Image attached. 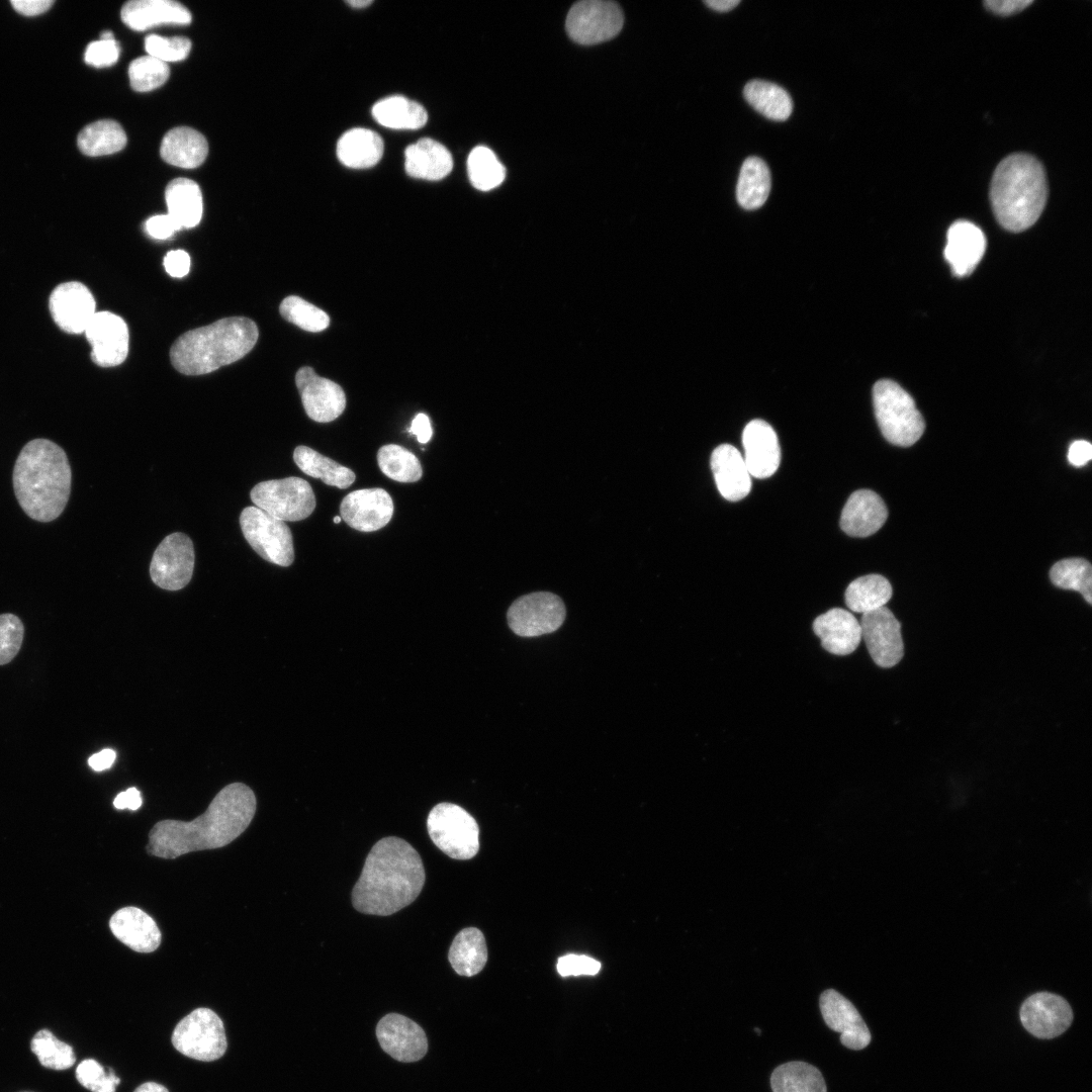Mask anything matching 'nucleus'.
Masks as SVG:
<instances>
[{
  "label": "nucleus",
  "mask_w": 1092,
  "mask_h": 1092,
  "mask_svg": "<svg viewBox=\"0 0 1092 1092\" xmlns=\"http://www.w3.org/2000/svg\"><path fill=\"white\" fill-rule=\"evenodd\" d=\"M341 519L351 528L373 532L386 526L393 514L389 493L379 487L351 491L340 505Z\"/></svg>",
  "instance_id": "nucleus-20"
},
{
  "label": "nucleus",
  "mask_w": 1092,
  "mask_h": 1092,
  "mask_svg": "<svg viewBox=\"0 0 1092 1092\" xmlns=\"http://www.w3.org/2000/svg\"><path fill=\"white\" fill-rule=\"evenodd\" d=\"M813 631L820 638L821 646L834 655H848L860 643L861 629L856 618L848 611L833 608L818 616Z\"/></svg>",
  "instance_id": "nucleus-25"
},
{
  "label": "nucleus",
  "mask_w": 1092,
  "mask_h": 1092,
  "mask_svg": "<svg viewBox=\"0 0 1092 1092\" xmlns=\"http://www.w3.org/2000/svg\"><path fill=\"white\" fill-rule=\"evenodd\" d=\"M770 1087L772 1092H827L821 1072L802 1061L778 1066L771 1073Z\"/></svg>",
  "instance_id": "nucleus-37"
},
{
  "label": "nucleus",
  "mask_w": 1092,
  "mask_h": 1092,
  "mask_svg": "<svg viewBox=\"0 0 1092 1092\" xmlns=\"http://www.w3.org/2000/svg\"><path fill=\"white\" fill-rule=\"evenodd\" d=\"M623 13L612 1L583 0L575 3L566 18V30L580 44H596L616 36L623 26Z\"/></svg>",
  "instance_id": "nucleus-12"
},
{
  "label": "nucleus",
  "mask_w": 1092,
  "mask_h": 1092,
  "mask_svg": "<svg viewBox=\"0 0 1092 1092\" xmlns=\"http://www.w3.org/2000/svg\"><path fill=\"white\" fill-rule=\"evenodd\" d=\"M250 496L255 507L283 522L304 520L316 505L309 483L296 476L259 482Z\"/></svg>",
  "instance_id": "nucleus-9"
},
{
  "label": "nucleus",
  "mask_w": 1092,
  "mask_h": 1092,
  "mask_svg": "<svg viewBox=\"0 0 1092 1092\" xmlns=\"http://www.w3.org/2000/svg\"><path fill=\"white\" fill-rule=\"evenodd\" d=\"M744 462L751 476L766 478L779 468L781 448L772 427L763 420H752L742 433Z\"/></svg>",
  "instance_id": "nucleus-22"
},
{
  "label": "nucleus",
  "mask_w": 1092,
  "mask_h": 1092,
  "mask_svg": "<svg viewBox=\"0 0 1092 1092\" xmlns=\"http://www.w3.org/2000/svg\"><path fill=\"white\" fill-rule=\"evenodd\" d=\"M873 402L878 426L885 439L893 445H914L925 430V422L912 396L890 379L877 381Z\"/></svg>",
  "instance_id": "nucleus-6"
},
{
  "label": "nucleus",
  "mask_w": 1092,
  "mask_h": 1092,
  "mask_svg": "<svg viewBox=\"0 0 1092 1092\" xmlns=\"http://www.w3.org/2000/svg\"><path fill=\"white\" fill-rule=\"evenodd\" d=\"M163 264L170 276L181 278L189 272L190 257L183 250H173L166 254Z\"/></svg>",
  "instance_id": "nucleus-53"
},
{
  "label": "nucleus",
  "mask_w": 1092,
  "mask_h": 1092,
  "mask_svg": "<svg viewBox=\"0 0 1092 1092\" xmlns=\"http://www.w3.org/2000/svg\"><path fill=\"white\" fill-rule=\"evenodd\" d=\"M114 936L138 952H152L161 943V931L155 920L138 907L116 911L109 920Z\"/></svg>",
  "instance_id": "nucleus-27"
},
{
  "label": "nucleus",
  "mask_w": 1092,
  "mask_h": 1092,
  "mask_svg": "<svg viewBox=\"0 0 1092 1092\" xmlns=\"http://www.w3.org/2000/svg\"><path fill=\"white\" fill-rule=\"evenodd\" d=\"M404 158L407 175L419 179L441 180L453 169V159L446 147L428 138L410 145Z\"/></svg>",
  "instance_id": "nucleus-29"
},
{
  "label": "nucleus",
  "mask_w": 1092,
  "mask_h": 1092,
  "mask_svg": "<svg viewBox=\"0 0 1092 1092\" xmlns=\"http://www.w3.org/2000/svg\"><path fill=\"white\" fill-rule=\"evenodd\" d=\"M711 468L721 495L737 502L751 489V478L741 453L730 444H722L711 455Z\"/></svg>",
  "instance_id": "nucleus-26"
},
{
  "label": "nucleus",
  "mask_w": 1092,
  "mask_h": 1092,
  "mask_svg": "<svg viewBox=\"0 0 1092 1092\" xmlns=\"http://www.w3.org/2000/svg\"><path fill=\"white\" fill-rule=\"evenodd\" d=\"M23 635V624L16 615H0V665L10 662L16 656Z\"/></svg>",
  "instance_id": "nucleus-49"
},
{
  "label": "nucleus",
  "mask_w": 1092,
  "mask_h": 1092,
  "mask_svg": "<svg viewBox=\"0 0 1092 1092\" xmlns=\"http://www.w3.org/2000/svg\"><path fill=\"white\" fill-rule=\"evenodd\" d=\"M601 970V963L585 954L569 953L562 956L557 961V971L560 976H595Z\"/></svg>",
  "instance_id": "nucleus-51"
},
{
  "label": "nucleus",
  "mask_w": 1092,
  "mask_h": 1092,
  "mask_svg": "<svg viewBox=\"0 0 1092 1092\" xmlns=\"http://www.w3.org/2000/svg\"><path fill=\"white\" fill-rule=\"evenodd\" d=\"M376 1036L382 1050L398 1062H417L428 1051L424 1029L398 1013H388L378 1021Z\"/></svg>",
  "instance_id": "nucleus-19"
},
{
  "label": "nucleus",
  "mask_w": 1092,
  "mask_h": 1092,
  "mask_svg": "<svg viewBox=\"0 0 1092 1092\" xmlns=\"http://www.w3.org/2000/svg\"><path fill=\"white\" fill-rule=\"evenodd\" d=\"M1046 199V176L1038 160L1017 153L999 163L991 181L990 200L1001 226L1014 233L1030 228Z\"/></svg>",
  "instance_id": "nucleus-5"
},
{
  "label": "nucleus",
  "mask_w": 1092,
  "mask_h": 1092,
  "mask_svg": "<svg viewBox=\"0 0 1092 1092\" xmlns=\"http://www.w3.org/2000/svg\"><path fill=\"white\" fill-rule=\"evenodd\" d=\"M743 94L756 111L769 119L786 120L792 113L793 102L790 94L775 83L751 80L745 85Z\"/></svg>",
  "instance_id": "nucleus-39"
},
{
  "label": "nucleus",
  "mask_w": 1092,
  "mask_h": 1092,
  "mask_svg": "<svg viewBox=\"0 0 1092 1092\" xmlns=\"http://www.w3.org/2000/svg\"><path fill=\"white\" fill-rule=\"evenodd\" d=\"M161 157L170 165L193 169L200 166L208 153L205 138L197 130L179 126L170 129L164 136Z\"/></svg>",
  "instance_id": "nucleus-30"
},
{
  "label": "nucleus",
  "mask_w": 1092,
  "mask_h": 1092,
  "mask_svg": "<svg viewBox=\"0 0 1092 1092\" xmlns=\"http://www.w3.org/2000/svg\"><path fill=\"white\" fill-rule=\"evenodd\" d=\"M1092 458V445L1085 440L1073 442L1068 451V461L1077 467L1087 464Z\"/></svg>",
  "instance_id": "nucleus-54"
},
{
  "label": "nucleus",
  "mask_w": 1092,
  "mask_h": 1092,
  "mask_svg": "<svg viewBox=\"0 0 1092 1092\" xmlns=\"http://www.w3.org/2000/svg\"><path fill=\"white\" fill-rule=\"evenodd\" d=\"M1019 1015L1029 1033L1044 1039L1065 1032L1073 1020V1011L1067 1000L1050 992H1038L1025 999Z\"/></svg>",
  "instance_id": "nucleus-15"
},
{
  "label": "nucleus",
  "mask_w": 1092,
  "mask_h": 1092,
  "mask_svg": "<svg viewBox=\"0 0 1092 1092\" xmlns=\"http://www.w3.org/2000/svg\"><path fill=\"white\" fill-rule=\"evenodd\" d=\"M126 134L121 125L112 119L94 121L78 134L77 145L86 156L98 157L116 153L124 148Z\"/></svg>",
  "instance_id": "nucleus-38"
},
{
  "label": "nucleus",
  "mask_w": 1092,
  "mask_h": 1092,
  "mask_svg": "<svg viewBox=\"0 0 1092 1092\" xmlns=\"http://www.w3.org/2000/svg\"><path fill=\"white\" fill-rule=\"evenodd\" d=\"M739 3H740V0H706L705 1V4L708 5L710 8H712V9H714L716 11H720V12L730 11L735 6H737Z\"/></svg>",
  "instance_id": "nucleus-60"
},
{
  "label": "nucleus",
  "mask_w": 1092,
  "mask_h": 1092,
  "mask_svg": "<svg viewBox=\"0 0 1092 1092\" xmlns=\"http://www.w3.org/2000/svg\"><path fill=\"white\" fill-rule=\"evenodd\" d=\"M888 518L882 497L870 489L851 493L843 507L840 527L851 537H868L879 531Z\"/></svg>",
  "instance_id": "nucleus-24"
},
{
  "label": "nucleus",
  "mask_w": 1092,
  "mask_h": 1092,
  "mask_svg": "<svg viewBox=\"0 0 1092 1092\" xmlns=\"http://www.w3.org/2000/svg\"><path fill=\"white\" fill-rule=\"evenodd\" d=\"M468 176L471 184L480 191L491 190L503 183L506 169L488 148H474L467 160Z\"/></svg>",
  "instance_id": "nucleus-43"
},
{
  "label": "nucleus",
  "mask_w": 1092,
  "mask_h": 1092,
  "mask_svg": "<svg viewBox=\"0 0 1092 1092\" xmlns=\"http://www.w3.org/2000/svg\"><path fill=\"white\" fill-rule=\"evenodd\" d=\"M295 383L306 415L318 423H329L342 415L346 395L336 382L318 376L311 367L300 368Z\"/></svg>",
  "instance_id": "nucleus-17"
},
{
  "label": "nucleus",
  "mask_w": 1092,
  "mask_h": 1092,
  "mask_svg": "<svg viewBox=\"0 0 1092 1092\" xmlns=\"http://www.w3.org/2000/svg\"><path fill=\"white\" fill-rule=\"evenodd\" d=\"M372 115L379 124L393 129H418L428 120L422 104L399 95L375 103Z\"/></svg>",
  "instance_id": "nucleus-34"
},
{
  "label": "nucleus",
  "mask_w": 1092,
  "mask_h": 1092,
  "mask_svg": "<svg viewBox=\"0 0 1092 1092\" xmlns=\"http://www.w3.org/2000/svg\"><path fill=\"white\" fill-rule=\"evenodd\" d=\"M1031 0H1002V1H985V6L994 13L1001 15H1009L1017 13L1023 10L1026 6L1031 4Z\"/></svg>",
  "instance_id": "nucleus-56"
},
{
  "label": "nucleus",
  "mask_w": 1092,
  "mask_h": 1092,
  "mask_svg": "<svg viewBox=\"0 0 1092 1092\" xmlns=\"http://www.w3.org/2000/svg\"><path fill=\"white\" fill-rule=\"evenodd\" d=\"M170 75L167 63L151 56H144L129 64L128 77L132 89L147 92L162 86Z\"/></svg>",
  "instance_id": "nucleus-46"
},
{
  "label": "nucleus",
  "mask_w": 1092,
  "mask_h": 1092,
  "mask_svg": "<svg viewBox=\"0 0 1092 1092\" xmlns=\"http://www.w3.org/2000/svg\"><path fill=\"white\" fill-rule=\"evenodd\" d=\"M92 347L91 359L101 367L121 364L128 354L129 333L123 318L110 311H98L85 330Z\"/></svg>",
  "instance_id": "nucleus-16"
},
{
  "label": "nucleus",
  "mask_w": 1092,
  "mask_h": 1092,
  "mask_svg": "<svg viewBox=\"0 0 1092 1092\" xmlns=\"http://www.w3.org/2000/svg\"><path fill=\"white\" fill-rule=\"evenodd\" d=\"M566 615L562 600L548 592H536L517 599L507 618L512 631L522 637H536L556 631Z\"/></svg>",
  "instance_id": "nucleus-11"
},
{
  "label": "nucleus",
  "mask_w": 1092,
  "mask_h": 1092,
  "mask_svg": "<svg viewBox=\"0 0 1092 1092\" xmlns=\"http://www.w3.org/2000/svg\"><path fill=\"white\" fill-rule=\"evenodd\" d=\"M448 960L460 976L477 975L487 962V948L483 933L475 927L458 932L449 948Z\"/></svg>",
  "instance_id": "nucleus-33"
},
{
  "label": "nucleus",
  "mask_w": 1092,
  "mask_h": 1092,
  "mask_svg": "<svg viewBox=\"0 0 1092 1092\" xmlns=\"http://www.w3.org/2000/svg\"><path fill=\"white\" fill-rule=\"evenodd\" d=\"M119 52V44L114 38H100L87 46L84 60L96 68L108 67L117 61Z\"/></svg>",
  "instance_id": "nucleus-50"
},
{
  "label": "nucleus",
  "mask_w": 1092,
  "mask_h": 1092,
  "mask_svg": "<svg viewBox=\"0 0 1092 1092\" xmlns=\"http://www.w3.org/2000/svg\"><path fill=\"white\" fill-rule=\"evenodd\" d=\"M142 803L141 793L135 788H129L126 791L119 793L113 801L114 807L119 810L125 808L136 810L142 806Z\"/></svg>",
  "instance_id": "nucleus-58"
},
{
  "label": "nucleus",
  "mask_w": 1092,
  "mask_h": 1092,
  "mask_svg": "<svg viewBox=\"0 0 1092 1092\" xmlns=\"http://www.w3.org/2000/svg\"><path fill=\"white\" fill-rule=\"evenodd\" d=\"M172 1043L184 1056L204 1062L219 1059L228 1046L223 1023L208 1008H197L181 1019L173 1030Z\"/></svg>",
  "instance_id": "nucleus-8"
},
{
  "label": "nucleus",
  "mask_w": 1092,
  "mask_h": 1092,
  "mask_svg": "<svg viewBox=\"0 0 1092 1092\" xmlns=\"http://www.w3.org/2000/svg\"><path fill=\"white\" fill-rule=\"evenodd\" d=\"M258 336V327L252 320L224 317L181 335L170 349V359L182 374H207L247 355Z\"/></svg>",
  "instance_id": "nucleus-4"
},
{
  "label": "nucleus",
  "mask_w": 1092,
  "mask_h": 1092,
  "mask_svg": "<svg viewBox=\"0 0 1092 1092\" xmlns=\"http://www.w3.org/2000/svg\"><path fill=\"white\" fill-rule=\"evenodd\" d=\"M986 250V238L979 226L968 220L953 222L944 248L945 260L958 277L970 275Z\"/></svg>",
  "instance_id": "nucleus-23"
},
{
  "label": "nucleus",
  "mask_w": 1092,
  "mask_h": 1092,
  "mask_svg": "<svg viewBox=\"0 0 1092 1092\" xmlns=\"http://www.w3.org/2000/svg\"><path fill=\"white\" fill-rule=\"evenodd\" d=\"M76 1078L92 1092H115V1087L120 1083L112 1069L105 1073L104 1068L93 1059H86L79 1064Z\"/></svg>",
  "instance_id": "nucleus-47"
},
{
  "label": "nucleus",
  "mask_w": 1092,
  "mask_h": 1092,
  "mask_svg": "<svg viewBox=\"0 0 1092 1092\" xmlns=\"http://www.w3.org/2000/svg\"><path fill=\"white\" fill-rule=\"evenodd\" d=\"M408 432L413 435H416L420 443H428L431 440L433 434L429 417L423 413L418 414L414 418Z\"/></svg>",
  "instance_id": "nucleus-57"
},
{
  "label": "nucleus",
  "mask_w": 1092,
  "mask_h": 1092,
  "mask_svg": "<svg viewBox=\"0 0 1092 1092\" xmlns=\"http://www.w3.org/2000/svg\"><path fill=\"white\" fill-rule=\"evenodd\" d=\"M279 311L287 322L307 332H321L330 324L324 310L295 295L284 298Z\"/></svg>",
  "instance_id": "nucleus-45"
},
{
  "label": "nucleus",
  "mask_w": 1092,
  "mask_h": 1092,
  "mask_svg": "<svg viewBox=\"0 0 1092 1092\" xmlns=\"http://www.w3.org/2000/svg\"><path fill=\"white\" fill-rule=\"evenodd\" d=\"M256 805L251 788L243 783L230 784L194 820L157 822L149 833L147 851L162 858H176L193 851L225 846L250 825Z\"/></svg>",
  "instance_id": "nucleus-1"
},
{
  "label": "nucleus",
  "mask_w": 1092,
  "mask_h": 1092,
  "mask_svg": "<svg viewBox=\"0 0 1092 1092\" xmlns=\"http://www.w3.org/2000/svg\"><path fill=\"white\" fill-rule=\"evenodd\" d=\"M50 311L62 331L81 334L96 313V302L86 285L69 281L61 283L51 293Z\"/></svg>",
  "instance_id": "nucleus-18"
},
{
  "label": "nucleus",
  "mask_w": 1092,
  "mask_h": 1092,
  "mask_svg": "<svg viewBox=\"0 0 1092 1092\" xmlns=\"http://www.w3.org/2000/svg\"><path fill=\"white\" fill-rule=\"evenodd\" d=\"M819 1006L827 1026L840 1033L842 1045L853 1051L869 1045L871 1032L857 1009L843 995L827 989L820 996Z\"/></svg>",
  "instance_id": "nucleus-21"
},
{
  "label": "nucleus",
  "mask_w": 1092,
  "mask_h": 1092,
  "mask_svg": "<svg viewBox=\"0 0 1092 1092\" xmlns=\"http://www.w3.org/2000/svg\"><path fill=\"white\" fill-rule=\"evenodd\" d=\"M243 535L264 560L289 566L294 560L292 534L285 522L257 507L245 508L240 516Z\"/></svg>",
  "instance_id": "nucleus-10"
},
{
  "label": "nucleus",
  "mask_w": 1092,
  "mask_h": 1092,
  "mask_svg": "<svg viewBox=\"0 0 1092 1092\" xmlns=\"http://www.w3.org/2000/svg\"><path fill=\"white\" fill-rule=\"evenodd\" d=\"M134 1092H169L168 1089L155 1082H147L139 1086Z\"/></svg>",
  "instance_id": "nucleus-61"
},
{
  "label": "nucleus",
  "mask_w": 1092,
  "mask_h": 1092,
  "mask_svg": "<svg viewBox=\"0 0 1092 1092\" xmlns=\"http://www.w3.org/2000/svg\"><path fill=\"white\" fill-rule=\"evenodd\" d=\"M427 828L434 844L454 859H470L478 852L477 822L456 804L436 805L428 815Z\"/></svg>",
  "instance_id": "nucleus-7"
},
{
  "label": "nucleus",
  "mask_w": 1092,
  "mask_h": 1092,
  "mask_svg": "<svg viewBox=\"0 0 1092 1092\" xmlns=\"http://www.w3.org/2000/svg\"><path fill=\"white\" fill-rule=\"evenodd\" d=\"M194 562L191 539L183 533H172L166 536L155 550L150 564V575L159 587L178 590L189 583Z\"/></svg>",
  "instance_id": "nucleus-13"
},
{
  "label": "nucleus",
  "mask_w": 1092,
  "mask_h": 1092,
  "mask_svg": "<svg viewBox=\"0 0 1092 1092\" xmlns=\"http://www.w3.org/2000/svg\"><path fill=\"white\" fill-rule=\"evenodd\" d=\"M145 49L149 56L162 62H178L187 58L191 41L184 36L164 37L150 34L145 39Z\"/></svg>",
  "instance_id": "nucleus-48"
},
{
  "label": "nucleus",
  "mask_w": 1092,
  "mask_h": 1092,
  "mask_svg": "<svg viewBox=\"0 0 1092 1092\" xmlns=\"http://www.w3.org/2000/svg\"><path fill=\"white\" fill-rule=\"evenodd\" d=\"M121 19L131 29L142 31L165 23L188 24L191 14L172 0H132L121 8Z\"/></svg>",
  "instance_id": "nucleus-28"
},
{
  "label": "nucleus",
  "mask_w": 1092,
  "mask_h": 1092,
  "mask_svg": "<svg viewBox=\"0 0 1092 1092\" xmlns=\"http://www.w3.org/2000/svg\"><path fill=\"white\" fill-rule=\"evenodd\" d=\"M381 136L367 128H352L337 144V156L342 164L353 169L376 165L383 155Z\"/></svg>",
  "instance_id": "nucleus-31"
},
{
  "label": "nucleus",
  "mask_w": 1092,
  "mask_h": 1092,
  "mask_svg": "<svg viewBox=\"0 0 1092 1092\" xmlns=\"http://www.w3.org/2000/svg\"><path fill=\"white\" fill-rule=\"evenodd\" d=\"M1050 578L1056 586L1078 592L1088 604H1092V566L1088 560L1062 559L1052 566Z\"/></svg>",
  "instance_id": "nucleus-42"
},
{
  "label": "nucleus",
  "mask_w": 1092,
  "mask_h": 1092,
  "mask_svg": "<svg viewBox=\"0 0 1092 1092\" xmlns=\"http://www.w3.org/2000/svg\"><path fill=\"white\" fill-rule=\"evenodd\" d=\"M168 214L180 229L196 226L202 216L203 202L196 182L187 178L172 180L165 190Z\"/></svg>",
  "instance_id": "nucleus-32"
},
{
  "label": "nucleus",
  "mask_w": 1092,
  "mask_h": 1092,
  "mask_svg": "<svg viewBox=\"0 0 1092 1092\" xmlns=\"http://www.w3.org/2000/svg\"><path fill=\"white\" fill-rule=\"evenodd\" d=\"M54 0H12L11 5L20 14L34 16L50 9Z\"/></svg>",
  "instance_id": "nucleus-55"
},
{
  "label": "nucleus",
  "mask_w": 1092,
  "mask_h": 1092,
  "mask_svg": "<svg viewBox=\"0 0 1092 1092\" xmlns=\"http://www.w3.org/2000/svg\"><path fill=\"white\" fill-rule=\"evenodd\" d=\"M293 460L303 473L320 478L327 485L347 488L356 478L351 469L307 446H297L293 452Z\"/></svg>",
  "instance_id": "nucleus-36"
},
{
  "label": "nucleus",
  "mask_w": 1092,
  "mask_h": 1092,
  "mask_svg": "<svg viewBox=\"0 0 1092 1092\" xmlns=\"http://www.w3.org/2000/svg\"><path fill=\"white\" fill-rule=\"evenodd\" d=\"M372 2L373 1H371V0H350V1H346V3L349 4L350 6H352L353 8L366 7V6L370 5V4H372Z\"/></svg>",
  "instance_id": "nucleus-62"
},
{
  "label": "nucleus",
  "mask_w": 1092,
  "mask_h": 1092,
  "mask_svg": "<svg viewBox=\"0 0 1092 1092\" xmlns=\"http://www.w3.org/2000/svg\"><path fill=\"white\" fill-rule=\"evenodd\" d=\"M30 1048L40 1065L49 1069H69L76 1062L73 1048L58 1039L48 1029H41L34 1034Z\"/></svg>",
  "instance_id": "nucleus-44"
},
{
  "label": "nucleus",
  "mask_w": 1092,
  "mask_h": 1092,
  "mask_svg": "<svg viewBox=\"0 0 1092 1092\" xmlns=\"http://www.w3.org/2000/svg\"><path fill=\"white\" fill-rule=\"evenodd\" d=\"M754 1030H755L756 1032L760 1033V1030H759L758 1028H754Z\"/></svg>",
  "instance_id": "nucleus-64"
},
{
  "label": "nucleus",
  "mask_w": 1092,
  "mask_h": 1092,
  "mask_svg": "<svg viewBox=\"0 0 1092 1092\" xmlns=\"http://www.w3.org/2000/svg\"><path fill=\"white\" fill-rule=\"evenodd\" d=\"M179 230V225L168 213L154 215L146 221L147 233L157 240L168 239Z\"/></svg>",
  "instance_id": "nucleus-52"
},
{
  "label": "nucleus",
  "mask_w": 1092,
  "mask_h": 1092,
  "mask_svg": "<svg viewBox=\"0 0 1092 1092\" xmlns=\"http://www.w3.org/2000/svg\"><path fill=\"white\" fill-rule=\"evenodd\" d=\"M13 488L24 513L37 522L56 520L71 493L72 472L66 452L48 439H33L14 465Z\"/></svg>",
  "instance_id": "nucleus-3"
},
{
  "label": "nucleus",
  "mask_w": 1092,
  "mask_h": 1092,
  "mask_svg": "<svg viewBox=\"0 0 1092 1092\" xmlns=\"http://www.w3.org/2000/svg\"><path fill=\"white\" fill-rule=\"evenodd\" d=\"M770 173L766 164L757 157L747 158L740 169L736 187L739 205L752 210L766 201L770 192Z\"/></svg>",
  "instance_id": "nucleus-35"
},
{
  "label": "nucleus",
  "mask_w": 1092,
  "mask_h": 1092,
  "mask_svg": "<svg viewBox=\"0 0 1092 1092\" xmlns=\"http://www.w3.org/2000/svg\"><path fill=\"white\" fill-rule=\"evenodd\" d=\"M341 520H342V519H341V517H340V516H336V517H334V523H336V524L340 523V522H341Z\"/></svg>",
  "instance_id": "nucleus-63"
},
{
  "label": "nucleus",
  "mask_w": 1092,
  "mask_h": 1092,
  "mask_svg": "<svg viewBox=\"0 0 1092 1092\" xmlns=\"http://www.w3.org/2000/svg\"><path fill=\"white\" fill-rule=\"evenodd\" d=\"M859 624L861 639L877 665L889 668L900 662L904 655L901 624L887 607L862 614Z\"/></svg>",
  "instance_id": "nucleus-14"
},
{
  "label": "nucleus",
  "mask_w": 1092,
  "mask_h": 1092,
  "mask_svg": "<svg viewBox=\"0 0 1092 1092\" xmlns=\"http://www.w3.org/2000/svg\"><path fill=\"white\" fill-rule=\"evenodd\" d=\"M425 879L418 851L399 837H384L366 857L352 891V904L365 914L391 915L417 899Z\"/></svg>",
  "instance_id": "nucleus-2"
},
{
  "label": "nucleus",
  "mask_w": 1092,
  "mask_h": 1092,
  "mask_svg": "<svg viewBox=\"0 0 1092 1092\" xmlns=\"http://www.w3.org/2000/svg\"><path fill=\"white\" fill-rule=\"evenodd\" d=\"M115 760V751L112 749H103L100 752L94 753L88 759L90 767L96 771H101L109 768Z\"/></svg>",
  "instance_id": "nucleus-59"
},
{
  "label": "nucleus",
  "mask_w": 1092,
  "mask_h": 1092,
  "mask_svg": "<svg viewBox=\"0 0 1092 1092\" xmlns=\"http://www.w3.org/2000/svg\"><path fill=\"white\" fill-rule=\"evenodd\" d=\"M892 585L886 577L869 574L849 583L844 600L849 610L864 614L885 607L892 597Z\"/></svg>",
  "instance_id": "nucleus-40"
},
{
  "label": "nucleus",
  "mask_w": 1092,
  "mask_h": 1092,
  "mask_svg": "<svg viewBox=\"0 0 1092 1092\" xmlns=\"http://www.w3.org/2000/svg\"><path fill=\"white\" fill-rule=\"evenodd\" d=\"M377 462L383 474L398 482H415L423 475L417 456L399 445L382 446L377 453Z\"/></svg>",
  "instance_id": "nucleus-41"
}]
</instances>
